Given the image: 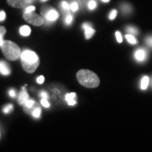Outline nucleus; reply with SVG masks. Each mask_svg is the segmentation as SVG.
I'll return each instance as SVG.
<instances>
[{
	"label": "nucleus",
	"mask_w": 152,
	"mask_h": 152,
	"mask_svg": "<svg viewBox=\"0 0 152 152\" xmlns=\"http://www.w3.org/2000/svg\"><path fill=\"white\" fill-rule=\"evenodd\" d=\"M127 31L131 34H133V35H136V34L138 33V30L135 28L132 27V26H129V27L127 28Z\"/></svg>",
	"instance_id": "nucleus-18"
},
{
	"label": "nucleus",
	"mask_w": 152,
	"mask_h": 152,
	"mask_svg": "<svg viewBox=\"0 0 152 152\" xmlns=\"http://www.w3.org/2000/svg\"><path fill=\"white\" fill-rule=\"evenodd\" d=\"M7 33V30L4 26H0V36H4Z\"/></svg>",
	"instance_id": "nucleus-28"
},
{
	"label": "nucleus",
	"mask_w": 152,
	"mask_h": 152,
	"mask_svg": "<svg viewBox=\"0 0 152 152\" xmlns=\"http://www.w3.org/2000/svg\"><path fill=\"white\" fill-rule=\"evenodd\" d=\"M35 102H34L33 100L32 99H28L26 101V102L23 104V106H27V107H32V106H33L35 105Z\"/></svg>",
	"instance_id": "nucleus-19"
},
{
	"label": "nucleus",
	"mask_w": 152,
	"mask_h": 152,
	"mask_svg": "<svg viewBox=\"0 0 152 152\" xmlns=\"http://www.w3.org/2000/svg\"><path fill=\"white\" fill-rule=\"evenodd\" d=\"M135 58L139 61H143L147 58V52L144 49H138L136 51L135 54H134Z\"/></svg>",
	"instance_id": "nucleus-10"
},
{
	"label": "nucleus",
	"mask_w": 152,
	"mask_h": 152,
	"mask_svg": "<svg viewBox=\"0 0 152 152\" xmlns=\"http://www.w3.org/2000/svg\"><path fill=\"white\" fill-rule=\"evenodd\" d=\"M35 7L34 6H30V7H27L25 10V12L26 13H30V12H33V11H35Z\"/></svg>",
	"instance_id": "nucleus-27"
},
{
	"label": "nucleus",
	"mask_w": 152,
	"mask_h": 152,
	"mask_svg": "<svg viewBox=\"0 0 152 152\" xmlns=\"http://www.w3.org/2000/svg\"><path fill=\"white\" fill-rule=\"evenodd\" d=\"M96 1H93V0H92V1H90V2H89V4H88L89 9H91V10H93V9H94L95 8H96Z\"/></svg>",
	"instance_id": "nucleus-20"
},
{
	"label": "nucleus",
	"mask_w": 152,
	"mask_h": 152,
	"mask_svg": "<svg viewBox=\"0 0 152 152\" xmlns=\"http://www.w3.org/2000/svg\"><path fill=\"white\" fill-rule=\"evenodd\" d=\"M125 37L126 39H128V41L130 42V44H132V45H135L137 44V39H135V37L132 35H125Z\"/></svg>",
	"instance_id": "nucleus-17"
},
{
	"label": "nucleus",
	"mask_w": 152,
	"mask_h": 152,
	"mask_svg": "<svg viewBox=\"0 0 152 152\" xmlns=\"http://www.w3.org/2000/svg\"><path fill=\"white\" fill-rule=\"evenodd\" d=\"M13 109H14V106H13L12 104H7L3 108V112L4 113H9L11 111H12Z\"/></svg>",
	"instance_id": "nucleus-16"
},
{
	"label": "nucleus",
	"mask_w": 152,
	"mask_h": 152,
	"mask_svg": "<svg viewBox=\"0 0 152 152\" xmlns=\"http://www.w3.org/2000/svg\"><path fill=\"white\" fill-rule=\"evenodd\" d=\"M145 41H146V43H147L149 47H152V37H147Z\"/></svg>",
	"instance_id": "nucleus-29"
},
{
	"label": "nucleus",
	"mask_w": 152,
	"mask_h": 152,
	"mask_svg": "<svg viewBox=\"0 0 152 152\" xmlns=\"http://www.w3.org/2000/svg\"><path fill=\"white\" fill-rule=\"evenodd\" d=\"M71 9L73 11H76L78 9V4H77V2H73L71 4Z\"/></svg>",
	"instance_id": "nucleus-25"
},
{
	"label": "nucleus",
	"mask_w": 152,
	"mask_h": 152,
	"mask_svg": "<svg viewBox=\"0 0 152 152\" xmlns=\"http://www.w3.org/2000/svg\"><path fill=\"white\" fill-rule=\"evenodd\" d=\"M41 14L49 21H55L58 18V12L49 5H44L40 10Z\"/></svg>",
	"instance_id": "nucleus-4"
},
{
	"label": "nucleus",
	"mask_w": 152,
	"mask_h": 152,
	"mask_svg": "<svg viewBox=\"0 0 152 152\" xmlns=\"http://www.w3.org/2000/svg\"><path fill=\"white\" fill-rule=\"evenodd\" d=\"M9 94L11 97H15V96H16V91H15L14 89H11V90H9Z\"/></svg>",
	"instance_id": "nucleus-32"
},
{
	"label": "nucleus",
	"mask_w": 152,
	"mask_h": 152,
	"mask_svg": "<svg viewBox=\"0 0 152 152\" xmlns=\"http://www.w3.org/2000/svg\"><path fill=\"white\" fill-rule=\"evenodd\" d=\"M83 28L85 29V38L86 39H90L94 35L95 30L90 27V25L89 23H84L83 25Z\"/></svg>",
	"instance_id": "nucleus-9"
},
{
	"label": "nucleus",
	"mask_w": 152,
	"mask_h": 152,
	"mask_svg": "<svg viewBox=\"0 0 152 152\" xmlns=\"http://www.w3.org/2000/svg\"><path fill=\"white\" fill-rule=\"evenodd\" d=\"M151 85L152 86V78L151 79Z\"/></svg>",
	"instance_id": "nucleus-36"
},
{
	"label": "nucleus",
	"mask_w": 152,
	"mask_h": 152,
	"mask_svg": "<svg viewBox=\"0 0 152 152\" xmlns=\"http://www.w3.org/2000/svg\"><path fill=\"white\" fill-rule=\"evenodd\" d=\"M116 16H117V11L115 10V9H113V10H112L111 12L110 13L109 19L110 20H113V19L116 17Z\"/></svg>",
	"instance_id": "nucleus-22"
},
{
	"label": "nucleus",
	"mask_w": 152,
	"mask_h": 152,
	"mask_svg": "<svg viewBox=\"0 0 152 152\" xmlns=\"http://www.w3.org/2000/svg\"><path fill=\"white\" fill-rule=\"evenodd\" d=\"M115 37H116V39L118 41V42L119 43H121L123 42V37H122V35H121V34L120 32L117 31L116 33H115Z\"/></svg>",
	"instance_id": "nucleus-23"
},
{
	"label": "nucleus",
	"mask_w": 152,
	"mask_h": 152,
	"mask_svg": "<svg viewBox=\"0 0 152 152\" xmlns=\"http://www.w3.org/2000/svg\"><path fill=\"white\" fill-rule=\"evenodd\" d=\"M31 33V29L29 26H23L20 28V34L23 36H28Z\"/></svg>",
	"instance_id": "nucleus-12"
},
{
	"label": "nucleus",
	"mask_w": 152,
	"mask_h": 152,
	"mask_svg": "<svg viewBox=\"0 0 152 152\" xmlns=\"http://www.w3.org/2000/svg\"><path fill=\"white\" fill-rule=\"evenodd\" d=\"M42 1H46V0H42Z\"/></svg>",
	"instance_id": "nucleus-37"
},
{
	"label": "nucleus",
	"mask_w": 152,
	"mask_h": 152,
	"mask_svg": "<svg viewBox=\"0 0 152 152\" xmlns=\"http://www.w3.org/2000/svg\"><path fill=\"white\" fill-rule=\"evenodd\" d=\"M149 84V77L148 76H144L142 78L141 82V89L142 90H146L148 85Z\"/></svg>",
	"instance_id": "nucleus-13"
},
{
	"label": "nucleus",
	"mask_w": 152,
	"mask_h": 152,
	"mask_svg": "<svg viewBox=\"0 0 152 152\" xmlns=\"http://www.w3.org/2000/svg\"><path fill=\"white\" fill-rule=\"evenodd\" d=\"M76 96V94L75 92L68 93L66 95L65 99L66 102H68V104L70 106H74L76 104V102L75 100V98Z\"/></svg>",
	"instance_id": "nucleus-11"
},
{
	"label": "nucleus",
	"mask_w": 152,
	"mask_h": 152,
	"mask_svg": "<svg viewBox=\"0 0 152 152\" xmlns=\"http://www.w3.org/2000/svg\"><path fill=\"white\" fill-rule=\"evenodd\" d=\"M6 18V14L4 11H0V21H2Z\"/></svg>",
	"instance_id": "nucleus-31"
},
{
	"label": "nucleus",
	"mask_w": 152,
	"mask_h": 152,
	"mask_svg": "<svg viewBox=\"0 0 152 152\" xmlns=\"http://www.w3.org/2000/svg\"><path fill=\"white\" fill-rule=\"evenodd\" d=\"M22 67L26 72L33 73L39 65V57L31 50H25L20 56Z\"/></svg>",
	"instance_id": "nucleus-1"
},
{
	"label": "nucleus",
	"mask_w": 152,
	"mask_h": 152,
	"mask_svg": "<svg viewBox=\"0 0 152 152\" xmlns=\"http://www.w3.org/2000/svg\"><path fill=\"white\" fill-rule=\"evenodd\" d=\"M40 96H42V98H44V99H48L49 98V95L47 94V92H42L41 94H40Z\"/></svg>",
	"instance_id": "nucleus-33"
},
{
	"label": "nucleus",
	"mask_w": 152,
	"mask_h": 152,
	"mask_svg": "<svg viewBox=\"0 0 152 152\" xmlns=\"http://www.w3.org/2000/svg\"><path fill=\"white\" fill-rule=\"evenodd\" d=\"M23 18L26 22L35 26H40L44 23V18L42 17L33 12H25L23 15Z\"/></svg>",
	"instance_id": "nucleus-5"
},
{
	"label": "nucleus",
	"mask_w": 152,
	"mask_h": 152,
	"mask_svg": "<svg viewBox=\"0 0 152 152\" xmlns=\"http://www.w3.org/2000/svg\"><path fill=\"white\" fill-rule=\"evenodd\" d=\"M4 41V40L3 39V36H0V47L2 46Z\"/></svg>",
	"instance_id": "nucleus-34"
},
{
	"label": "nucleus",
	"mask_w": 152,
	"mask_h": 152,
	"mask_svg": "<svg viewBox=\"0 0 152 152\" xmlns=\"http://www.w3.org/2000/svg\"><path fill=\"white\" fill-rule=\"evenodd\" d=\"M73 16L72 15H68L67 16H66V23L67 25H70L72 23V21H73Z\"/></svg>",
	"instance_id": "nucleus-24"
},
{
	"label": "nucleus",
	"mask_w": 152,
	"mask_h": 152,
	"mask_svg": "<svg viewBox=\"0 0 152 152\" xmlns=\"http://www.w3.org/2000/svg\"><path fill=\"white\" fill-rule=\"evenodd\" d=\"M40 114H41V108L38 106L37 107H36L35 110L33 111L32 115H33V117L36 118H39V116H40Z\"/></svg>",
	"instance_id": "nucleus-15"
},
{
	"label": "nucleus",
	"mask_w": 152,
	"mask_h": 152,
	"mask_svg": "<svg viewBox=\"0 0 152 152\" xmlns=\"http://www.w3.org/2000/svg\"><path fill=\"white\" fill-rule=\"evenodd\" d=\"M3 54L9 61H16L20 58L21 53L19 47L15 42L10 40H4L1 47Z\"/></svg>",
	"instance_id": "nucleus-3"
},
{
	"label": "nucleus",
	"mask_w": 152,
	"mask_h": 152,
	"mask_svg": "<svg viewBox=\"0 0 152 152\" xmlns=\"http://www.w3.org/2000/svg\"><path fill=\"white\" fill-rule=\"evenodd\" d=\"M7 3L14 8L22 9L27 6L28 1V0H7Z\"/></svg>",
	"instance_id": "nucleus-6"
},
{
	"label": "nucleus",
	"mask_w": 152,
	"mask_h": 152,
	"mask_svg": "<svg viewBox=\"0 0 152 152\" xmlns=\"http://www.w3.org/2000/svg\"><path fill=\"white\" fill-rule=\"evenodd\" d=\"M103 2H109V1H110V0H102Z\"/></svg>",
	"instance_id": "nucleus-35"
},
{
	"label": "nucleus",
	"mask_w": 152,
	"mask_h": 152,
	"mask_svg": "<svg viewBox=\"0 0 152 152\" xmlns=\"http://www.w3.org/2000/svg\"><path fill=\"white\" fill-rule=\"evenodd\" d=\"M41 104L45 108H49L50 106V104H49L48 101L47 100V99L42 98V99L41 100Z\"/></svg>",
	"instance_id": "nucleus-21"
},
{
	"label": "nucleus",
	"mask_w": 152,
	"mask_h": 152,
	"mask_svg": "<svg viewBox=\"0 0 152 152\" xmlns=\"http://www.w3.org/2000/svg\"><path fill=\"white\" fill-rule=\"evenodd\" d=\"M61 7L63 9H64V10H68V9L71 8V7H70L69 4H68L66 1H62Z\"/></svg>",
	"instance_id": "nucleus-26"
},
{
	"label": "nucleus",
	"mask_w": 152,
	"mask_h": 152,
	"mask_svg": "<svg viewBox=\"0 0 152 152\" xmlns=\"http://www.w3.org/2000/svg\"><path fill=\"white\" fill-rule=\"evenodd\" d=\"M44 81H45V77H44L43 75L39 76V77L37 79V83H39V84H42V83H44Z\"/></svg>",
	"instance_id": "nucleus-30"
},
{
	"label": "nucleus",
	"mask_w": 152,
	"mask_h": 152,
	"mask_svg": "<svg viewBox=\"0 0 152 152\" xmlns=\"http://www.w3.org/2000/svg\"><path fill=\"white\" fill-rule=\"evenodd\" d=\"M28 99H29V96H28V94L27 91L26 90V88L23 87L22 88L21 92H20V94H19L18 102L19 104H20V105H23Z\"/></svg>",
	"instance_id": "nucleus-7"
},
{
	"label": "nucleus",
	"mask_w": 152,
	"mask_h": 152,
	"mask_svg": "<svg viewBox=\"0 0 152 152\" xmlns=\"http://www.w3.org/2000/svg\"><path fill=\"white\" fill-rule=\"evenodd\" d=\"M76 77L80 84L87 88L97 87L100 83L98 75L90 70H80L76 74Z\"/></svg>",
	"instance_id": "nucleus-2"
},
{
	"label": "nucleus",
	"mask_w": 152,
	"mask_h": 152,
	"mask_svg": "<svg viewBox=\"0 0 152 152\" xmlns=\"http://www.w3.org/2000/svg\"><path fill=\"white\" fill-rule=\"evenodd\" d=\"M38 104H35V105H34L33 106H32V107H27V106H23V110L25 111V113H28V114H30V115H32L33 114V112L34 110H35V109L36 107H37Z\"/></svg>",
	"instance_id": "nucleus-14"
},
{
	"label": "nucleus",
	"mask_w": 152,
	"mask_h": 152,
	"mask_svg": "<svg viewBox=\"0 0 152 152\" xmlns=\"http://www.w3.org/2000/svg\"><path fill=\"white\" fill-rule=\"evenodd\" d=\"M0 73L4 75H9L11 73V68L7 62L0 61Z\"/></svg>",
	"instance_id": "nucleus-8"
}]
</instances>
